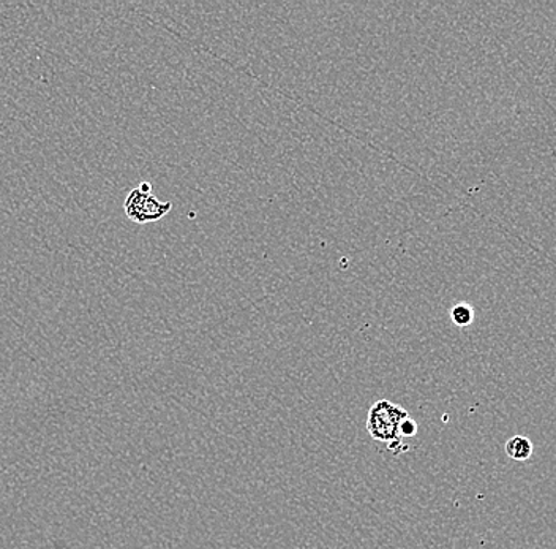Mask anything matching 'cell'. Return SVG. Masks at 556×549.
Masks as SVG:
<instances>
[{
    "mask_svg": "<svg viewBox=\"0 0 556 549\" xmlns=\"http://www.w3.org/2000/svg\"><path fill=\"white\" fill-rule=\"evenodd\" d=\"M409 413L394 402L381 401L375 402L368 410L367 431L371 439L382 444H392L402 440L400 437V425Z\"/></svg>",
    "mask_w": 556,
    "mask_h": 549,
    "instance_id": "obj_1",
    "label": "cell"
},
{
    "mask_svg": "<svg viewBox=\"0 0 556 549\" xmlns=\"http://www.w3.org/2000/svg\"><path fill=\"white\" fill-rule=\"evenodd\" d=\"M124 210L131 222L146 225L165 217L173 210V203L160 201L152 192H144L137 187L125 198Z\"/></svg>",
    "mask_w": 556,
    "mask_h": 549,
    "instance_id": "obj_2",
    "label": "cell"
},
{
    "mask_svg": "<svg viewBox=\"0 0 556 549\" xmlns=\"http://www.w3.org/2000/svg\"><path fill=\"white\" fill-rule=\"evenodd\" d=\"M506 453L514 461L530 460L531 454H533V444L528 437H513V439L507 440Z\"/></svg>",
    "mask_w": 556,
    "mask_h": 549,
    "instance_id": "obj_3",
    "label": "cell"
},
{
    "mask_svg": "<svg viewBox=\"0 0 556 549\" xmlns=\"http://www.w3.org/2000/svg\"><path fill=\"white\" fill-rule=\"evenodd\" d=\"M451 319L455 325L464 328V326L471 325L472 320H475V311H472L471 305H468L467 302H460V304L452 308Z\"/></svg>",
    "mask_w": 556,
    "mask_h": 549,
    "instance_id": "obj_4",
    "label": "cell"
},
{
    "mask_svg": "<svg viewBox=\"0 0 556 549\" xmlns=\"http://www.w3.org/2000/svg\"><path fill=\"white\" fill-rule=\"evenodd\" d=\"M417 434V423L412 416H406L400 425V437H415Z\"/></svg>",
    "mask_w": 556,
    "mask_h": 549,
    "instance_id": "obj_5",
    "label": "cell"
},
{
    "mask_svg": "<svg viewBox=\"0 0 556 549\" xmlns=\"http://www.w3.org/2000/svg\"><path fill=\"white\" fill-rule=\"evenodd\" d=\"M139 189L144 190V192H152V186L149 183H142Z\"/></svg>",
    "mask_w": 556,
    "mask_h": 549,
    "instance_id": "obj_6",
    "label": "cell"
}]
</instances>
